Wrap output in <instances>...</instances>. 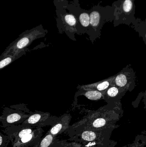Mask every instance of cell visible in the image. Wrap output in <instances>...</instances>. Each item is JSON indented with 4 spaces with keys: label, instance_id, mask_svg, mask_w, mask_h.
<instances>
[{
    "label": "cell",
    "instance_id": "3",
    "mask_svg": "<svg viewBox=\"0 0 146 147\" xmlns=\"http://www.w3.org/2000/svg\"><path fill=\"white\" fill-rule=\"evenodd\" d=\"M47 33L48 30L44 28L42 24L30 30H26L11 43L3 53H7L10 51L18 53L24 51L34 40L44 37Z\"/></svg>",
    "mask_w": 146,
    "mask_h": 147
},
{
    "label": "cell",
    "instance_id": "17",
    "mask_svg": "<svg viewBox=\"0 0 146 147\" xmlns=\"http://www.w3.org/2000/svg\"><path fill=\"white\" fill-rule=\"evenodd\" d=\"M55 138L48 131L45 135L32 147H50Z\"/></svg>",
    "mask_w": 146,
    "mask_h": 147
},
{
    "label": "cell",
    "instance_id": "13",
    "mask_svg": "<svg viewBox=\"0 0 146 147\" xmlns=\"http://www.w3.org/2000/svg\"><path fill=\"white\" fill-rule=\"evenodd\" d=\"M114 78L115 75L109 77L107 79L97 83L83 85H79L77 86V89L95 90L104 93L108 88L112 85V82L114 80Z\"/></svg>",
    "mask_w": 146,
    "mask_h": 147
},
{
    "label": "cell",
    "instance_id": "15",
    "mask_svg": "<svg viewBox=\"0 0 146 147\" xmlns=\"http://www.w3.org/2000/svg\"><path fill=\"white\" fill-rule=\"evenodd\" d=\"M78 91L75 93V96H84L87 98L92 101L103 99V93L95 90H85L78 89Z\"/></svg>",
    "mask_w": 146,
    "mask_h": 147
},
{
    "label": "cell",
    "instance_id": "4",
    "mask_svg": "<svg viewBox=\"0 0 146 147\" xmlns=\"http://www.w3.org/2000/svg\"><path fill=\"white\" fill-rule=\"evenodd\" d=\"M135 0H117L112 4L115 7L114 27L120 25L130 26L136 20Z\"/></svg>",
    "mask_w": 146,
    "mask_h": 147
},
{
    "label": "cell",
    "instance_id": "7",
    "mask_svg": "<svg viewBox=\"0 0 146 147\" xmlns=\"http://www.w3.org/2000/svg\"><path fill=\"white\" fill-rule=\"evenodd\" d=\"M58 118L49 112L35 111L34 112L31 111L28 118L21 124L39 128L47 126H53Z\"/></svg>",
    "mask_w": 146,
    "mask_h": 147
},
{
    "label": "cell",
    "instance_id": "8",
    "mask_svg": "<svg viewBox=\"0 0 146 147\" xmlns=\"http://www.w3.org/2000/svg\"><path fill=\"white\" fill-rule=\"evenodd\" d=\"M63 4L68 11L76 16L80 24L82 34H87L90 26V11L83 9L80 5H76L73 1L63 0Z\"/></svg>",
    "mask_w": 146,
    "mask_h": 147
},
{
    "label": "cell",
    "instance_id": "11",
    "mask_svg": "<svg viewBox=\"0 0 146 147\" xmlns=\"http://www.w3.org/2000/svg\"><path fill=\"white\" fill-rule=\"evenodd\" d=\"M72 116L70 114H63L58 117L56 122L49 130V132L56 138L57 136L64 133L68 128Z\"/></svg>",
    "mask_w": 146,
    "mask_h": 147
},
{
    "label": "cell",
    "instance_id": "14",
    "mask_svg": "<svg viewBox=\"0 0 146 147\" xmlns=\"http://www.w3.org/2000/svg\"><path fill=\"white\" fill-rule=\"evenodd\" d=\"M28 51V49L27 48L25 50L19 52L14 53L10 51L7 53H3L0 58V69L5 68L12 62L25 54Z\"/></svg>",
    "mask_w": 146,
    "mask_h": 147
},
{
    "label": "cell",
    "instance_id": "1",
    "mask_svg": "<svg viewBox=\"0 0 146 147\" xmlns=\"http://www.w3.org/2000/svg\"><path fill=\"white\" fill-rule=\"evenodd\" d=\"M56 14L57 27L59 34L65 33L69 39L76 41L75 34L82 35L80 24L76 16L68 11L63 0H54Z\"/></svg>",
    "mask_w": 146,
    "mask_h": 147
},
{
    "label": "cell",
    "instance_id": "18",
    "mask_svg": "<svg viewBox=\"0 0 146 147\" xmlns=\"http://www.w3.org/2000/svg\"><path fill=\"white\" fill-rule=\"evenodd\" d=\"M83 145L78 142H68L67 140H60L55 139L50 147H81Z\"/></svg>",
    "mask_w": 146,
    "mask_h": 147
},
{
    "label": "cell",
    "instance_id": "21",
    "mask_svg": "<svg viewBox=\"0 0 146 147\" xmlns=\"http://www.w3.org/2000/svg\"><path fill=\"white\" fill-rule=\"evenodd\" d=\"M79 1L80 0H73V2L75 3L76 5H80Z\"/></svg>",
    "mask_w": 146,
    "mask_h": 147
},
{
    "label": "cell",
    "instance_id": "22",
    "mask_svg": "<svg viewBox=\"0 0 146 147\" xmlns=\"http://www.w3.org/2000/svg\"><path fill=\"white\" fill-rule=\"evenodd\" d=\"M91 145H86V146H82L81 147H89Z\"/></svg>",
    "mask_w": 146,
    "mask_h": 147
},
{
    "label": "cell",
    "instance_id": "20",
    "mask_svg": "<svg viewBox=\"0 0 146 147\" xmlns=\"http://www.w3.org/2000/svg\"><path fill=\"white\" fill-rule=\"evenodd\" d=\"M140 94H141V96L143 97V102L145 105V108L146 109V90L145 92H141Z\"/></svg>",
    "mask_w": 146,
    "mask_h": 147
},
{
    "label": "cell",
    "instance_id": "2",
    "mask_svg": "<svg viewBox=\"0 0 146 147\" xmlns=\"http://www.w3.org/2000/svg\"><path fill=\"white\" fill-rule=\"evenodd\" d=\"M115 7L111 6L103 7L99 3L93 6L90 11V26L89 31L87 34L91 42L99 38L101 35V30L104 25L106 22H111L115 19Z\"/></svg>",
    "mask_w": 146,
    "mask_h": 147
},
{
    "label": "cell",
    "instance_id": "10",
    "mask_svg": "<svg viewBox=\"0 0 146 147\" xmlns=\"http://www.w3.org/2000/svg\"><path fill=\"white\" fill-rule=\"evenodd\" d=\"M43 132L42 128H36L32 133L12 143V147H32L40 140Z\"/></svg>",
    "mask_w": 146,
    "mask_h": 147
},
{
    "label": "cell",
    "instance_id": "16",
    "mask_svg": "<svg viewBox=\"0 0 146 147\" xmlns=\"http://www.w3.org/2000/svg\"><path fill=\"white\" fill-rule=\"evenodd\" d=\"M132 24L133 28L139 33V37L142 38L146 45V18L145 20L136 18Z\"/></svg>",
    "mask_w": 146,
    "mask_h": 147
},
{
    "label": "cell",
    "instance_id": "19",
    "mask_svg": "<svg viewBox=\"0 0 146 147\" xmlns=\"http://www.w3.org/2000/svg\"><path fill=\"white\" fill-rule=\"evenodd\" d=\"M10 142L7 136L0 133V147H7Z\"/></svg>",
    "mask_w": 146,
    "mask_h": 147
},
{
    "label": "cell",
    "instance_id": "9",
    "mask_svg": "<svg viewBox=\"0 0 146 147\" xmlns=\"http://www.w3.org/2000/svg\"><path fill=\"white\" fill-rule=\"evenodd\" d=\"M36 128H38L20 124L5 128L2 131L8 136L12 143L32 133Z\"/></svg>",
    "mask_w": 146,
    "mask_h": 147
},
{
    "label": "cell",
    "instance_id": "12",
    "mask_svg": "<svg viewBox=\"0 0 146 147\" xmlns=\"http://www.w3.org/2000/svg\"><path fill=\"white\" fill-rule=\"evenodd\" d=\"M127 91L116 86H111L103 93V100L108 104L121 102Z\"/></svg>",
    "mask_w": 146,
    "mask_h": 147
},
{
    "label": "cell",
    "instance_id": "5",
    "mask_svg": "<svg viewBox=\"0 0 146 147\" xmlns=\"http://www.w3.org/2000/svg\"><path fill=\"white\" fill-rule=\"evenodd\" d=\"M30 112L23 105H13L10 108L5 107L0 117L1 127L5 128L12 125L21 124L28 118Z\"/></svg>",
    "mask_w": 146,
    "mask_h": 147
},
{
    "label": "cell",
    "instance_id": "6",
    "mask_svg": "<svg viewBox=\"0 0 146 147\" xmlns=\"http://www.w3.org/2000/svg\"><path fill=\"white\" fill-rule=\"evenodd\" d=\"M112 85L127 92H132L136 86V74L130 65H128L115 75Z\"/></svg>",
    "mask_w": 146,
    "mask_h": 147
}]
</instances>
